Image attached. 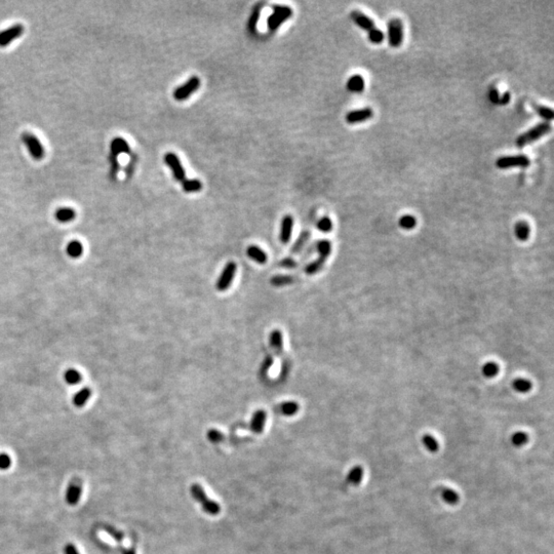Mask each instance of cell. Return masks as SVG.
<instances>
[{"label": "cell", "mask_w": 554, "mask_h": 554, "mask_svg": "<svg viewBox=\"0 0 554 554\" xmlns=\"http://www.w3.org/2000/svg\"><path fill=\"white\" fill-rule=\"evenodd\" d=\"M121 554H136V551L133 550L132 548L127 549V548H121Z\"/></svg>", "instance_id": "obj_51"}, {"label": "cell", "mask_w": 554, "mask_h": 554, "mask_svg": "<svg viewBox=\"0 0 554 554\" xmlns=\"http://www.w3.org/2000/svg\"><path fill=\"white\" fill-rule=\"evenodd\" d=\"M246 255L249 259H252V260L255 261L257 264L264 265L268 261L267 254L263 251L261 247H259L258 245H255V244L249 245L246 248Z\"/></svg>", "instance_id": "obj_18"}, {"label": "cell", "mask_w": 554, "mask_h": 554, "mask_svg": "<svg viewBox=\"0 0 554 554\" xmlns=\"http://www.w3.org/2000/svg\"><path fill=\"white\" fill-rule=\"evenodd\" d=\"M422 441H423V443H424V445L426 446V448H427L429 451H430V452L435 453L437 450H439V446H440V445H439V442H437V440L434 439V437H433L432 435H430V434H425V435L423 436Z\"/></svg>", "instance_id": "obj_39"}, {"label": "cell", "mask_w": 554, "mask_h": 554, "mask_svg": "<svg viewBox=\"0 0 554 554\" xmlns=\"http://www.w3.org/2000/svg\"><path fill=\"white\" fill-rule=\"evenodd\" d=\"M181 184L184 192L186 193H196L202 189V183L198 179H185Z\"/></svg>", "instance_id": "obj_21"}, {"label": "cell", "mask_w": 554, "mask_h": 554, "mask_svg": "<svg viewBox=\"0 0 554 554\" xmlns=\"http://www.w3.org/2000/svg\"><path fill=\"white\" fill-rule=\"evenodd\" d=\"M317 252L319 257L327 259L330 255V252H332V244H330L328 240H320L317 244Z\"/></svg>", "instance_id": "obj_37"}, {"label": "cell", "mask_w": 554, "mask_h": 554, "mask_svg": "<svg viewBox=\"0 0 554 554\" xmlns=\"http://www.w3.org/2000/svg\"><path fill=\"white\" fill-rule=\"evenodd\" d=\"M362 475H363V470L360 466H355L349 473H348L347 475V484L349 485H353V486H358L359 482L362 479Z\"/></svg>", "instance_id": "obj_26"}, {"label": "cell", "mask_w": 554, "mask_h": 554, "mask_svg": "<svg viewBox=\"0 0 554 554\" xmlns=\"http://www.w3.org/2000/svg\"><path fill=\"white\" fill-rule=\"evenodd\" d=\"M373 116H374L373 109L370 108V107H365V108L362 109H357L348 112L345 116V119L347 123L357 124L370 120L371 118H373Z\"/></svg>", "instance_id": "obj_12"}, {"label": "cell", "mask_w": 554, "mask_h": 554, "mask_svg": "<svg viewBox=\"0 0 554 554\" xmlns=\"http://www.w3.org/2000/svg\"><path fill=\"white\" fill-rule=\"evenodd\" d=\"M236 271H237L236 263L232 261L228 262L225 265V267L223 268V271L219 276L216 283V289L220 292L227 291L235 278Z\"/></svg>", "instance_id": "obj_6"}, {"label": "cell", "mask_w": 554, "mask_h": 554, "mask_svg": "<svg viewBox=\"0 0 554 554\" xmlns=\"http://www.w3.org/2000/svg\"><path fill=\"white\" fill-rule=\"evenodd\" d=\"M12 465V459L7 454H0V470H7Z\"/></svg>", "instance_id": "obj_44"}, {"label": "cell", "mask_w": 554, "mask_h": 554, "mask_svg": "<svg viewBox=\"0 0 554 554\" xmlns=\"http://www.w3.org/2000/svg\"><path fill=\"white\" fill-rule=\"evenodd\" d=\"M530 164H531L530 158L524 154L502 156V157H499L496 160V166L499 169H509V168H514V167L525 168V167H529Z\"/></svg>", "instance_id": "obj_5"}, {"label": "cell", "mask_w": 554, "mask_h": 554, "mask_svg": "<svg viewBox=\"0 0 554 554\" xmlns=\"http://www.w3.org/2000/svg\"><path fill=\"white\" fill-rule=\"evenodd\" d=\"M534 109L537 114L545 121H551L553 119V110L544 105H534Z\"/></svg>", "instance_id": "obj_29"}, {"label": "cell", "mask_w": 554, "mask_h": 554, "mask_svg": "<svg viewBox=\"0 0 554 554\" xmlns=\"http://www.w3.org/2000/svg\"><path fill=\"white\" fill-rule=\"evenodd\" d=\"M273 364V359L271 356H268L267 358L265 359V361L263 362L262 365V373H268V370L270 369V366Z\"/></svg>", "instance_id": "obj_48"}, {"label": "cell", "mask_w": 554, "mask_h": 554, "mask_svg": "<svg viewBox=\"0 0 554 554\" xmlns=\"http://www.w3.org/2000/svg\"><path fill=\"white\" fill-rule=\"evenodd\" d=\"M76 217V212L71 208H61L56 212V219L60 223H69Z\"/></svg>", "instance_id": "obj_24"}, {"label": "cell", "mask_w": 554, "mask_h": 554, "mask_svg": "<svg viewBox=\"0 0 554 554\" xmlns=\"http://www.w3.org/2000/svg\"><path fill=\"white\" fill-rule=\"evenodd\" d=\"M511 100V96L508 92L504 93L502 96H500V100H499V105H502V106H506L509 103H510Z\"/></svg>", "instance_id": "obj_47"}, {"label": "cell", "mask_w": 554, "mask_h": 554, "mask_svg": "<svg viewBox=\"0 0 554 554\" xmlns=\"http://www.w3.org/2000/svg\"><path fill=\"white\" fill-rule=\"evenodd\" d=\"M299 408L300 406L297 403V401H284L282 403L279 407H278V412L283 415V416H287V417H291L296 415L299 412Z\"/></svg>", "instance_id": "obj_22"}, {"label": "cell", "mask_w": 554, "mask_h": 554, "mask_svg": "<svg viewBox=\"0 0 554 554\" xmlns=\"http://www.w3.org/2000/svg\"><path fill=\"white\" fill-rule=\"evenodd\" d=\"M24 33V26L22 24H16L10 28L0 31V48H5L14 40L21 37Z\"/></svg>", "instance_id": "obj_11"}, {"label": "cell", "mask_w": 554, "mask_h": 554, "mask_svg": "<svg viewBox=\"0 0 554 554\" xmlns=\"http://www.w3.org/2000/svg\"><path fill=\"white\" fill-rule=\"evenodd\" d=\"M316 227L320 232H323V233H329V232L332 231L334 228V224H333V221L330 220L328 217H323L318 220Z\"/></svg>", "instance_id": "obj_36"}, {"label": "cell", "mask_w": 554, "mask_h": 554, "mask_svg": "<svg viewBox=\"0 0 554 554\" xmlns=\"http://www.w3.org/2000/svg\"><path fill=\"white\" fill-rule=\"evenodd\" d=\"M103 529H104V531H105L107 534H108L109 536H111V537H112L116 542H117V543H121V542L123 541V539H124L123 533L120 532V531H118L117 529H115L114 526L109 525V524H104V525H103Z\"/></svg>", "instance_id": "obj_38"}, {"label": "cell", "mask_w": 554, "mask_h": 554, "mask_svg": "<svg viewBox=\"0 0 554 554\" xmlns=\"http://www.w3.org/2000/svg\"><path fill=\"white\" fill-rule=\"evenodd\" d=\"M64 553L65 554H79L77 548L74 546L73 544H71V543L66 545L65 548H64Z\"/></svg>", "instance_id": "obj_49"}, {"label": "cell", "mask_w": 554, "mask_h": 554, "mask_svg": "<svg viewBox=\"0 0 554 554\" xmlns=\"http://www.w3.org/2000/svg\"><path fill=\"white\" fill-rule=\"evenodd\" d=\"M22 141L25 146L30 152V154L33 159L35 160H41L46 154V151L41 144V142L38 140L37 137H35L33 133L29 131H25L22 135Z\"/></svg>", "instance_id": "obj_7"}, {"label": "cell", "mask_w": 554, "mask_h": 554, "mask_svg": "<svg viewBox=\"0 0 554 554\" xmlns=\"http://www.w3.org/2000/svg\"><path fill=\"white\" fill-rule=\"evenodd\" d=\"M512 387L513 389L518 392V393H528L529 391L532 390L533 387V384L530 380L528 379H523V378H518L516 380L513 381L512 383Z\"/></svg>", "instance_id": "obj_25"}, {"label": "cell", "mask_w": 554, "mask_h": 554, "mask_svg": "<svg viewBox=\"0 0 554 554\" xmlns=\"http://www.w3.org/2000/svg\"><path fill=\"white\" fill-rule=\"evenodd\" d=\"M551 131V124L550 122L543 121L538 123L537 126L533 127L532 129L524 131L521 135L517 137L515 140V145L518 148H523L526 145H530L532 143L540 140L544 136L548 135Z\"/></svg>", "instance_id": "obj_1"}, {"label": "cell", "mask_w": 554, "mask_h": 554, "mask_svg": "<svg viewBox=\"0 0 554 554\" xmlns=\"http://www.w3.org/2000/svg\"><path fill=\"white\" fill-rule=\"evenodd\" d=\"M164 163L169 168H171L173 176L177 181L182 182L185 180L186 179L185 168L183 167L181 160L178 157L177 154L173 153V152H167V153L164 155Z\"/></svg>", "instance_id": "obj_9"}, {"label": "cell", "mask_w": 554, "mask_h": 554, "mask_svg": "<svg viewBox=\"0 0 554 554\" xmlns=\"http://www.w3.org/2000/svg\"><path fill=\"white\" fill-rule=\"evenodd\" d=\"M442 498H443L444 501L449 504H456L459 500L458 494L456 493L454 489H444L442 490Z\"/></svg>", "instance_id": "obj_42"}, {"label": "cell", "mask_w": 554, "mask_h": 554, "mask_svg": "<svg viewBox=\"0 0 554 554\" xmlns=\"http://www.w3.org/2000/svg\"><path fill=\"white\" fill-rule=\"evenodd\" d=\"M489 101H490L491 103L495 104V105L499 104L500 95H499V93H498V89H497V88H495V87L490 88V91H489Z\"/></svg>", "instance_id": "obj_46"}, {"label": "cell", "mask_w": 554, "mask_h": 554, "mask_svg": "<svg viewBox=\"0 0 554 554\" xmlns=\"http://www.w3.org/2000/svg\"><path fill=\"white\" fill-rule=\"evenodd\" d=\"M82 494V481L80 478H73L69 482L66 490V502L70 506L78 504Z\"/></svg>", "instance_id": "obj_10"}, {"label": "cell", "mask_w": 554, "mask_h": 554, "mask_svg": "<svg viewBox=\"0 0 554 554\" xmlns=\"http://www.w3.org/2000/svg\"><path fill=\"white\" fill-rule=\"evenodd\" d=\"M200 79L197 76H192L181 86L177 87L174 91V98L177 101H185L194 94L200 86Z\"/></svg>", "instance_id": "obj_8"}, {"label": "cell", "mask_w": 554, "mask_h": 554, "mask_svg": "<svg viewBox=\"0 0 554 554\" xmlns=\"http://www.w3.org/2000/svg\"><path fill=\"white\" fill-rule=\"evenodd\" d=\"M280 266L285 267V268H293V267L297 266V263L293 260H291V259H285V260L280 262Z\"/></svg>", "instance_id": "obj_50"}, {"label": "cell", "mask_w": 554, "mask_h": 554, "mask_svg": "<svg viewBox=\"0 0 554 554\" xmlns=\"http://www.w3.org/2000/svg\"><path fill=\"white\" fill-rule=\"evenodd\" d=\"M270 345L276 354H281L283 350V337L279 329H274L270 334Z\"/></svg>", "instance_id": "obj_20"}, {"label": "cell", "mask_w": 554, "mask_h": 554, "mask_svg": "<svg viewBox=\"0 0 554 554\" xmlns=\"http://www.w3.org/2000/svg\"><path fill=\"white\" fill-rule=\"evenodd\" d=\"M368 38H369L371 43L378 46V44L383 43L384 39H385V34H384L383 31H381L380 29L375 27L374 29H372L371 31L368 32Z\"/></svg>", "instance_id": "obj_34"}, {"label": "cell", "mask_w": 554, "mask_h": 554, "mask_svg": "<svg viewBox=\"0 0 554 554\" xmlns=\"http://www.w3.org/2000/svg\"><path fill=\"white\" fill-rule=\"evenodd\" d=\"M293 218L291 214H287L281 220L280 225V232H279V239L283 244H287L290 243V240L293 235Z\"/></svg>", "instance_id": "obj_15"}, {"label": "cell", "mask_w": 554, "mask_h": 554, "mask_svg": "<svg viewBox=\"0 0 554 554\" xmlns=\"http://www.w3.org/2000/svg\"><path fill=\"white\" fill-rule=\"evenodd\" d=\"M82 380V376L78 371L74 369H70L65 373V381L69 385H76Z\"/></svg>", "instance_id": "obj_35"}, {"label": "cell", "mask_w": 554, "mask_h": 554, "mask_svg": "<svg viewBox=\"0 0 554 554\" xmlns=\"http://www.w3.org/2000/svg\"><path fill=\"white\" fill-rule=\"evenodd\" d=\"M326 259H325V258H323V257H319V258L317 259V260H315V261H313V262H311L310 264H308V265L306 266L305 272H306L307 274H309V275H313V274L319 272L321 268H323L324 265L326 264Z\"/></svg>", "instance_id": "obj_31"}, {"label": "cell", "mask_w": 554, "mask_h": 554, "mask_svg": "<svg viewBox=\"0 0 554 554\" xmlns=\"http://www.w3.org/2000/svg\"><path fill=\"white\" fill-rule=\"evenodd\" d=\"M207 435H208V440L214 444L221 443L225 440V435L221 431L217 430V429H211V430L208 431Z\"/></svg>", "instance_id": "obj_41"}, {"label": "cell", "mask_w": 554, "mask_h": 554, "mask_svg": "<svg viewBox=\"0 0 554 554\" xmlns=\"http://www.w3.org/2000/svg\"><path fill=\"white\" fill-rule=\"evenodd\" d=\"M387 36L389 46L393 49H398L404 42V24L401 20L394 17L388 22Z\"/></svg>", "instance_id": "obj_4"}, {"label": "cell", "mask_w": 554, "mask_h": 554, "mask_svg": "<svg viewBox=\"0 0 554 554\" xmlns=\"http://www.w3.org/2000/svg\"><path fill=\"white\" fill-rule=\"evenodd\" d=\"M190 493L196 502L199 503L202 510L210 515H218L221 512V506L207 496L204 489L199 484H193L190 487Z\"/></svg>", "instance_id": "obj_2"}, {"label": "cell", "mask_w": 554, "mask_h": 554, "mask_svg": "<svg viewBox=\"0 0 554 554\" xmlns=\"http://www.w3.org/2000/svg\"><path fill=\"white\" fill-rule=\"evenodd\" d=\"M514 233L520 241H526L531 235V226L526 221H518L514 227Z\"/></svg>", "instance_id": "obj_19"}, {"label": "cell", "mask_w": 554, "mask_h": 554, "mask_svg": "<svg viewBox=\"0 0 554 554\" xmlns=\"http://www.w3.org/2000/svg\"><path fill=\"white\" fill-rule=\"evenodd\" d=\"M110 156L118 158L120 154H130V146L129 143L121 137H116L112 140L110 144Z\"/></svg>", "instance_id": "obj_16"}, {"label": "cell", "mask_w": 554, "mask_h": 554, "mask_svg": "<svg viewBox=\"0 0 554 554\" xmlns=\"http://www.w3.org/2000/svg\"><path fill=\"white\" fill-rule=\"evenodd\" d=\"M398 224L400 228L409 231L417 226V219L414 216H412V214H405V216L399 219Z\"/></svg>", "instance_id": "obj_30"}, {"label": "cell", "mask_w": 554, "mask_h": 554, "mask_svg": "<svg viewBox=\"0 0 554 554\" xmlns=\"http://www.w3.org/2000/svg\"><path fill=\"white\" fill-rule=\"evenodd\" d=\"M136 163H137V154H133L130 160V163L126 168V176L128 178H130L133 171H135V166H136Z\"/></svg>", "instance_id": "obj_45"}, {"label": "cell", "mask_w": 554, "mask_h": 554, "mask_svg": "<svg viewBox=\"0 0 554 554\" xmlns=\"http://www.w3.org/2000/svg\"><path fill=\"white\" fill-rule=\"evenodd\" d=\"M266 419H267V414L264 409L256 410L253 415V418L251 419V422H249L248 429L256 434L262 433L265 427Z\"/></svg>", "instance_id": "obj_14"}, {"label": "cell", "mask_w": 554, "mask_h": 554, "mask_svg": "<svg viewBox=\"0 0 554 554\" xmlns=\"http://www.w3.org/2000/svg\"><path fill=\"white\" fill-rule=\"evenodd\" d=\"M92 396V390L89 388H82L79 390L73 397V404L77 407H82L86 405L88 399Z\"/></svg>", "instance_id": "obj_23"}, {"label": "cell", "mask_w": 554, "mask_h": 554, "mask_svg": "<svg viewBox=\"0 0 554 554\" xmlns=\"http://www.w3.org/2000/svg\"><path fill=\"white\" fill-rule=\"evenodd\" d=\"M293 14V12L290 6L274 5L273 13L267 19L268 29L270 31H275L276 29H278L280 25L285 21H288Z\"/></svg>", "instance_id": "obj_3"}, {"label": "cell", "mask_w": 554, "mask_h": 554, "mask_svg": "<svg viewBox=\"0 0 554 554\" xmlns=\"http://www.w3.org/2000/svg\"><path fill=\"white\" fill-rule=\"evenodd\" d=\"M364 87H365L364 79L359 74H354V75L350 76L349 78H348L347 82H346L347 91H349L350 93H353V94L362 93Z\"/></svg>", "instance_id": "obj_17"}, {"label": "cell", "mask_w": 554, "mask_h": 554, "mask_svg": "<svg viewBox=\"0 0 554 554\" xmlns=\"http://www.w3.org/2000/svg\"><path fill=\"white\" fill-rule=\"evenodd\" d=\"M82 253H83V246H82V244L80 243V241L72 240L71 243L68 244L67 254L69 257L73 258V259H77L82 255Z\"/></svg>", "instance_id": "obj_27"}, {"label": "cell", "mask_w": 554, "mask_h": 554, "mask_svg": "<svg viewBox=\"0 0 554 554\" xmlns=\"http://www.w3.org/2000/svg\"><path fill=\"white\" fill-rule=\"evenodd\" d=\"M260 15H261V8L260 7H256L255 10L253 11L251 16H249V20L247 22V30L249 33L254 34L257 30V24L260 20Z\"/></svg>", "instance_id": "obj_32"}, {"label": "cell", "mask_w": 554, "mask_h": 554, "mask_svg": "<svg viewBox=\"0 0 554 554\" xmlns=\"http://www.w3.org/2000/svg\"><path fill=\"white\" fill-rule=\"evenodd\" d=\"M350 17L351 20L353 21V23L357 26L359 27V28L363 31L369 32L372 29H374L375 27V22L371 19L369 16H366L365 14L361 13L360 11H352L350 14Z\"/></svg>", "instance_id": "obj_13"}, {"label": "cell", "mask_w": 554, "mask_h": 554, "mask_svg": "<svg viewBox=\"0 0 554 554\" xmlns=\"http://www.w3.org/2000/svg\"><path fill=\"white\" fill-rule=\"evenodd\" d=\"M110 164H111L110 177H111L112 179H116V177H117V174H118V172H119V168H120V164H119L118 158L110 156Z\"/></svg>", "instance_id": "obj_43"}, {"label": "cell", "mask_w": 554, "mask_h": 554, "mask_svg": "<svg viewBox=\"0 0 554 554\" xmlns=\"http://www.w3.org/2000/svg\"><path fill=\"white\" fill-rule=\"evenodd\" d=\"M500 372V368H499V364L494 362V361H489L487 362L484 366H482V374H484V376L486 378L491 379L496 377L497 375Z\"/></svg>", "instance_id": "obj_28"}, {"label": "cell", "mask_w": 554, "mask_h": 554, "mask_svg": "<svg viewBox=\"0 0 554 554\" xmlns=\"http://www.w3.org/2000/svg\"><path fill=\"white\" fill-rule=\"evenodd\" d=\"M529 440V435L522 431L515 432L511 437V442L515 446H521Z\"/></svg>", "instance_id": "obj_40"}, {"label": "cell", "mask_w": 554, "mask_h": 554, "mask_svg": "<svg viewBox=\"0 0 554 554\" xmlns=\"http://www.w3.org/2000/svg\"><path fill=\"white\" fill-rule=\"evenodd\" d=\"M293 282V277L290 275H276L273 276L270 280V283L273 285V287L276 288L283 287V285H288Z\"/></svg>", "instance_id": "obj_33"}]
</instances>
